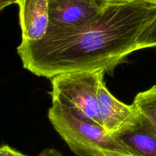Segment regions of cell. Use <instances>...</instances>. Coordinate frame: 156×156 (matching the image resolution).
<instances>
[{
    "label": "cell",
    "mask_w": 156,
    "mask_h": 156,
    "mask_svg": "<svg viewBox=\"0 0 156 156\" xmlns=\"http://www.w3.org/2000/svg\"><path fill=\"white\" fill-rule=\"evenodd\" d=\"M20 24L22 41H37L47 34L50 26L47 0H19Z\"/></svg>",
    "instance_id": "52a82bcc"
},
{
    "label": "cell",
    "mask_w": 156,
    "mask_h": 156,
    "mask_svg": "<svg viewBox=\"0 0 156 156\" xmlns=\"http://www.w3.org/2000/svg\"><path fill=\"white\" fill-rule=\"evenodd\" d=\"M19 0H0V10L12 4H18Z\"/></svg>",
    "instance_id": "7c38bea8"
},
{
    "label": "cell",
    "mask_w": 156,
    "mask_h": 156,
    "mask_svg": "<svg viewBox=\"0 0 156 156\" xmlns=\"http://www.w3.org/2000/svg\"><path fill=\"white\" fill-rule=\"evenodd\" d=\"M112 136L132 156H156V129L140 113Z\"/></svg>",
    "instance_id": "5b68a950"
},
{
    "label": "cell",
    "mask_w": 156,
    "mask_h": 156,
    "mask_svg": "<svg viewBox=\"0 0 156 156\" xmlns=\"http://www.w3.org/2000/svg\"><path fill=\"white\" fill-rule=\"evenodd\" d=\"M156 47V17L146 28L137 43V50Z\"/></svg>",
    "instance_id": "9c48e42d"
},
{
    "label": "cell",
    "mask_w": 156,
    "mask_h": 156,
    "mask_svg": "<svg viewBox=\"0 0 156 156\" xmlns=\"http://www.w3.org/2000/svg\"><path fill=\"white\" fill-rule=\"evenodd\" d=\"M105 71H80L61 73L50 79L52 102L59 103L78 117L103 127L97 94L99 80Z\"/></svg>",
    "instance_id": "3957f363"
},
{
    "label": "cell",
    "mask_w": 156,
    "mask_h": 156,
    "mask_svg": "<svg viewBox=\"0 0 156 156\" xmlns=\"http://www.w3.org/2000/svg\"><path fill=\"white\" fill-rule=\"evenodd\" d=\"M126 1H129V0H100V2L104 5V6H107V5L111 4V3L122 2Z\"/></svg>",
    "instance_id": "4fadbf2b"
},
{
    "label": "cell",
    "mask_w": 156,
    "mask_h": 156,
    "mask_svg": "<svg viewBox=\"0 0 156 156\" xmlns=\"http://www.w3.org/2000/svg\"><path fill=\"white\" fill-rule=\"evenodd\" d=\"M48 118L77 156H132L103 127L82 119L57 102H52Z\"/></svg>",
    "instance_id": "7a4b0ae2"
},
{
    "label": "cell",
    "mask_w": 156,
    "mask_h": 156,
    "mask_svg": "<svg viewBox=\"0 0 156 156\" xmlns=\"http://www.w3.org/2000/svg\"><path fill=\"white\" fill-rule=\"evenodd\" d=\"M50 26L72 28L82 25L102 10L100 0H47Z\"/></svg>",
    "instance_id": "277c9868"
},
{
    "label": "cell",
    "mask_w": 156,
    "mask_h": 156,
    "mask_svg": "<svg viewBox=\"0 0 156 156\" xmlns=\"http://www.w3.org/2000/svg\"><path fill=\"white\" fill-rule=\"evenodd\" d=\"M0 156H29L24 154L14 148H11L8 145H2L0 148Z\"/></svg>",
    "instance_id": "30bf717a"
},
{
    "label": "cell",
    "mask_w": 156,
    "mask_h": 156,
    "mask_svg": "<svg viewBox=\"0 0 156 156\" xmlns=\"http://www.w3.org/2000/svg\"><path fill=\"white\" fill-rule=\"evenodd\" d=\"M133 104L156 129V84L149 90L139 93Z\"/></svg>",
    "instance_id": "ba28073f"
},
{
    "label": "cell",
    "mask_w": 156,
    "mask_h": 156,
    "mask_svg": "<svg viewBox=\"0 0 156 156\" xmlns=\"http://www.w3.org/2000/svg\"><path fill=\"white\" fill-rule=\"evenodd\" d=\"M37 156H63V154L54 148H46Z\"/></svg>",
    "instance_id": "8fae6325"
},
{
    "label": "cell",
    "mask_w": 156,
    "mask_h": 156,
    "mask_svg": "<svg viewBox=\"0 0 156 156\" xmlns=\"http://www.w3.org/2000/svg\"><path fill=\"white\" fill-rule=\"evenodd\" d=\"M155 17L154 2L111 3L82 25L49 27L40 41H21L17 51L24 68L49 79L69 72L110 71L137 50L140 35Z\"/></svg>",
    "instance_id": "6da1fadb"
},
{
    "label": "cell",
    "mask_w": 156,
    "mask_h": 156,
    "mask_svg": "<svg viewBox=\"0 0 156 156\" xmlns=\"http://www.w3.org/2000/svg\"><path fill=\"white\" fill-rule=\"evenodd\" d=\"M149 1H151V2H156V0H149Z\"/></svg>",
    "instance_id": "5bb4252c"
},
{
    "label": "cell",
    "mask_w": 156,
    "mask_h": 156,
    "mask_svg": "<svg viewBox=\"0 0 156 156\" xmlns=\"http://www.w3.org/2000/svg\"><path fill=\"white\" fill-rule=\"evenodd\" d=\"M97 101L103 128L110 135L123 128L139 114L133 104L126 105L110 93L105 86L104 75L99 80Z\"/></svg>",
    "instance_id": "8992f818"
}]
</instances>
